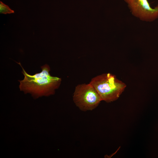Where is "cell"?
Wrapping results in <instances>:
<instances>
[{
  "label": "cell",
  "instance_id": "6da1fadb",
  "mask_svg": "<svg viewBox=\"0 0 158 158\" xmlns=\"http://www.w3.org/2000/svg\"><path fill=\"white\" fill-rule=\"evenodd\" d=\"M17 63L21 67L22 73L24 75L22 80H18L20 83L19 87L25 93H30L35 98L49 96L54 94L55 90L60 86L61 79L51 75L50 68L47 64L41 67L40 73L31 75L25 71L20 62Z\"/></svg>",
  "mask_w": 158,
  "mask_h": 158
},
{
  "label": "cell",
  "instance_id": "7a4b0ae2",
  "mask_svg": "<svg viewBox=\"0 0 158 158\" xmlns=\"http://www.w3.org/2000/svg\"><path fill=\"white\" fill-rule=\"evenodd\" d=\"M90 83L96 90L102 101L107 102L117 100L124 90L126 84L110 73L93 78Z\"/></svg>",
  "mask_w": 158,
  "mask_h": 158
},
{
  "label": "cell",
  "instance_id": "3957f363",
  "mask_svg": "<svg viewBox=\"0 0 158 158\" xmlns=\"http://www.w3.org/2000/svg\"><path fill=\"white\" fill-rule=\"evenodd\" d=\"M76 105L81 110H92L102 101L96 90L90 83L77 85L73 95Z\"/></svg>",
  "mask_w": 158,
  "mask_h": 158
},
{
  "label": "cell",
  "instance_id": "277c9868",
  "mask_svg": "<svg viewBox=\"0 0 158 158\" xmlns=\"http://www.w3.org/2000/svg\"><path fill=\"white\" fill-rule=\"evenodd\" d=\"M132 14L140 20L153 21L158 18V4L152 8L148 0H123Z\"/></svg>",
  "mask_w": 158,
  "mask_h": 158
},
{
  "label": "cell",
  "instance_id": "5b68a950",
  "mask_svg": "<svg viewBox=\"0 0 158 158\" xmlns=\"http://www.w3.org/2000/svg\"><path fill=\"white\" fill-rule=\"evenodd\" d=\"M14 11L2 1H0V13L1 14H7L14 13Z\"/></svg>",
  "mask_w": 158,
  "mask_h": 158
}]
</instances>
